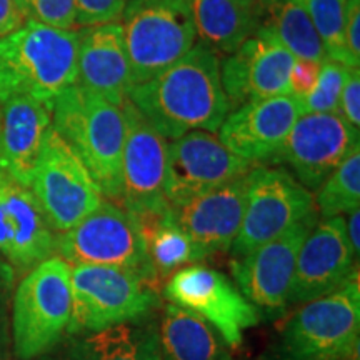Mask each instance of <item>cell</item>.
I'll return each instance as SVG.
<instances>
[{
  "instance_id": "8",
  "label": "cell",
  "mask_w": 360,
  "mask_h": 360,
  "mask_svg": "<svg viewBox=\"0 0 360 360\" xmlns=\"http://www.w3.org/2000/svg\"><path fill=\"white\" fill-rule=\"evenodd\" d=\"M72 267V317L69 332H96L155 314V285L127 270L103 265Z\"/></svg>"
},
{
  "instance_id": "31",
  "label": "cell",
  "mask_w": 360,
  "mask_h": 360,
  "mask_svg": "<svg viewBox=\"0 0 360 360\" xmlns=\"http://www.w3.org/2000/svg\"><path fill=\"white\" fill-rule=\"evenodd\" d=\"M25 20H34L57 29L75 25V0H17Z\"/></svg>"
},
{
  "instance_id": "3",
  "label": "cell",
  "mask_w": 360,
  "mask_h": 360,
  "mask_svg": "<svg viewBox=\"0 0 360 360\" xmlns=\"http://www.w3.org/2000/svg\"><path fill=\"white\" fill-rule=\"evenodd\" d=\"M52 129L82 160L102 195L119 204L125 137L122 105L75 82L53 101Z\"/></svg>"
},
{
  "instance_id": "26",
  "label": "cell",
  "mask_w": 360,
  "mask_h": 360,
  "mask_svg": "<svg viewBox=\"0 0 360 360\" xmlns=\"http://www.w3.org/2000/svg\"><path fill=\"white\" fill-rule=\"evenodd\" d=\"M260 29L267 30L300 60L323 62L327 53L299 0H259Z\"/></svg>"
},
{
  "instance_id": "36",
  "label": "cell",
  "mask_w": 360,
  "mask_h": 360,
  "mask_svg": "<svg viewBox=\"0 0 360 360\" xmlns=\"http://www.w3.org/2000/svg\"><path fill=\"white\" fill-rule=\"evenodd\" d=\"M321 64L322 62L295 58V64L290 72V96L302 98L310 94V90L315 87V82L319 79Z\"/></svg>"
},
{
  "instance_id": "16",
  "label": "cell",
  "mask_w": 360,
  "mask_h": 360,
  "mask_svg": "<svg viewBox=\"0 0 360 360\" xmlns=\"http://www.w3.org/2000/svg\"><path fill=\"white\" fill-rule=\"evenodd\" d=\"M295 57L267 30L259 29L220 62L229 109L262 98L289 96Z\"/></svg>"
},
{
  "instance_id": "28",
  "label": "cell",
  "mask_w": 360,
  "mask_h": 360,
  "mask_svg": "<svg viewBox=\"0 0 360 360\" xmlns=\"http://www.w3.org/2000/svg\"><path fill=\"white\" fill-rule=\"evenodd\" d=\"M315 209L322 219L339 217L360 205V146L317 188Z\"/></svg>"
},
{
  "instance_id": "12",
  "label": "cell",
  "mask_w": 360,
  "mask_h": 360,
  "mask_svg": "<svg viewBox=\"0 0 360 360\" xmlns=\"http://www.w3.org/2000/svg\"><path fill=\"white\" fill-rule=\"evenodd\" d=\"M125 137L122 148L120 205L137 219L170 209L165 195L167 139L152 125L129 98L122 103Z\"/></svg>"
},
{
  "instance_id": "35",
  "label": "cell",
  "mask_w": 360,
  "mask_h": 360,
  "mask_svg": "<svg viewBox=\"0 0 360 360\" xmlns=\"http://www.w3.org/2000/svg\"><path fill=\"white\" fill-rule=\"evenodd\" d=\"M339 114L354 129L360 127V69L349 72L339 101Z\"/></svg>"
},
{
  "instance_id": "1",
  "label": "cell",
  "mask_w": 360,
  "mask_h": 360,
  "mask_svg": "<svg viewBox=\"0 0 360 360\" xmlns=\"http://www.w3.org/2000/svg\"><path fill=\"white\" fill-rule=\"evenodd\" d=\"M127 98L170 141L193 130L217 132L231 112L220 57L199 42L160 75L132 85Z\"/></svg>"
},
{
  "instance_id": "7",
  "label": "cell",
  "mask_w": 360,
  "mask_h": 360,
  "mask_svg": "<svg viewBox=\"0 0 360 360\" xmlns=\"http://www.w3.org/2000/svg\"><path fill=\"white\" fill-rule=\"evenodd\" d=\"M120 25L132 85L160 75L197 44L187 0H130Z\"/></svg>"
},
{
  "instance_id": "40",
  "label": "cell",
  "mask_w": 360,
  "mask_h": 360,
  "mask_svg": "<svg viewBox=\"0 0 360 360\" xmlns=\"http://www.w3.org/2000/svg\"><path fill=\"white\" fill-rule=\"evenodd\" d=\"M254 2H259V0H254Z\"/></svg>"
},
{
  "instance_id": "5",
  "label": "cell",
  "mask_w": 360,
  "mask_h": 360,
  "mask_svg": "<svg viewBox=\"0 0 360 360\" xmlns=\"http://www.w3.org/2000/svg\"><path fill=\"white\" fill-rule=\"evenodd\" d=\"M72 267L53 255L24 274L11 309L12 350L19 360H35L69 330Z\"/></svg>"
},
{
  "instance_id": "37",
  "label": "cell",
  "mask_w": 360,
  "mask_h": 360,
  "mask_svg": "<svg viewBox=\"0 0 360 360\" xmlns=\"http://www.w3.org/2000/svg\"><path fill=\"white\" fill-rule=\"evenodd\" d=\"M24 22L25 17L17 0H0V37L17 30Z\"/></svg>"
},
{
  "instance_id": "29",
  "label": "cell",
  "mask_w": 360,
  "mask_h": 360,
  "mask_svg": "<svg viewBox=\"0 0 360 360\" xmlns=\"http://www.w3.org/2000/svg\"><path fill=\"white\" fill-rule=\"evenodd\" d=\"M323 45L327 58L345 65V7L347 0H299Z\"/></svg>"
},
{
  "instance_id": "25",
  "label": "cell",
  "mask_w": 360,
  "mask_h": 360,
  "mask_svg": "<svg viewBox=\"0 0 360 360\" xmlns=\"http://www.w3.org/2000/svg\"><path fill=\"white\" fill-rule=\"evenodd\" d=\"M159 340L162 360H233L210 323L170 302L159 317Z\"/></svg>"
},
{
  "instance_id": "27",
  "label": "cell",
  "mask_w": 360,
  "mask_h": 360,
  "mask_svg": "<svg viewBox=\"0 0 360 360\" xmlns=\"http://www.w3.org/2000/svg\"><path fill=\"white\" fill-rule=\"evenodd\" d=\"M146 233L148 255L154 265L157 281H165L186 265L204 260V255L192 238L175 220L172 207L165 212L137 219Z\"/></svg>"
},
{
  "instance_id": "11",
  "label": "cell",
  "mask_w": 360,
  "mask_h": 360,
  "mask_svg": "<svg viewBox=\"0 0 360 360\" xmlns=\"http://www.w3.org/2000/svg\"><path fill=\"white\" fill-rule=\"evenodd\" d=\"M164 297L210 323L231 349H237L244 332L260 322L257 310L231 278L207 265L191 264L174 272L164 285Z\"/></svg>"
},
{
  "instance_id": "24",
  "label": "cell",
  "mask_w": 360,
  "mask_h": 360,
  "mask_svg": "<svg viewBox=\"0 0 360 360\" xmlns=\"http://www.w3.org/2000/svg\"><path fill=\"white\" fill-rule=\"evenodd\" d=\"M199 44L215 56H231L260 29V4L254 0H187Z\"/></svg>"
},
{
  "instance_id": "13",
  "label": "cell",
  "mask_w": 360,
  "mask_h": 360,
  "mask_svg": "<svg viewBox=\"0 0 360 360\" xmlns=\"http://www.w3.org/2000/svg\"><path fill=\"white\" fill-rule=\"evenodd\" d=\"M317 220L319 214L309 215L244 257L232 259L231 269L237 289L259 315L274 319L289 307L297 257Z\"/></svg>"
},
{
  "instance_id": "22",
  "label": "cell",
  "mask_w": 360,
  "mask_h": 360,
  "mask_svg": "<svg viewBox=\"0 0 360 360\" xmlns=\"http://www.w3.org/2000/svg\"><path fill=\"white\" fill-rule=\"evenodd\" d=\"M77 67V84L122 105L132 79L120 22L80 27Z\"/></svg>"
},
{
  "instance_id": "19",
  "label": "cell",
  "mask_w": 360,
  "mask_h": 360,
  "mask_svg": "<svg viewBox=\"0 0 360 360\" xmlns=\"http://www.w3.org/2000/svg\"><path fill=\"white\" fill-rule=\"evenodd\" d=\"M300 115L299 98L290 94L252 101L229 112L219 129V139L250 164L272 162Z\"/></svg>"
},
{
  "instance_id": "6",
  "label": "cell",
  "mask_w": 360,
  "mask_h": 360,
  "mask_svg": "<svg viewBox=\"0 0 360 360\" xmlns=\"http://www.w3.org/2000/svg\"><path fill=\"white\" fill-rule=\"evenodd\" d=\"M57 254L70 265H103L127 270L155 285L146 233L137 217L105 200L77 225L57 236Z\"/></svg>"
},
{
  "instance_id": "33",
  "label": "cell",
  "mask_w": 360,
  "mask_h": 360,
  "mask_svg": "<svg viewBox=\"0 0 360 360\" xmlns=\"http://www.w3.org/2000/svg\"><path fill=\"white\" fill-rule=\"evenodd\" d=\"M15 276L17 274L11 265L0 259V360L11 359V309L15 290Z\"/></svg>"
},
{
  "instance_id": "2",
  "label": "cell",
  "mask_w": 360,
  "mask_h": 360,
  "mask_svg": "<svg viewBox=\"0 0 360 360\" xmlns=\"http://www.w3.org/2000/svg\"><path fill=\"white\" fill-rule=\"evenodd\" d=\"M79 30L34 20L0 37V103L32 97L52 109L60 92L77 82Z\"/></svg>"
},
{
  "instance_id": "17",
  "label": "cell",
  "mask_w": 360,
  "mask_h": 360,
  "mask_svg": "<svg viewBox=\"0 0 360 360\" xmlns=\"http://www.w3.org/2000/svg\"><path fill=\"white\" fill-rule=\"evenodd\" d=\"M57 236L30 187L0 167V259L24 276L57 254Z\"/></svg>"
},
{
  "instance_id": "10",
  "label": "cell",
  "mask_w": 360,
  "mask_h": 360,
  "mask_svg": "<svg viewBox=\"0 0 360 360\" xmlns=\"http://www.w3.org/2000/svg\"><path fill=\"white\" fill-rule=\"evenodd\" d=\"M30 191L57 233L77 225L103 202L87 167L52 127L40 148Z\"/></svg>"
},
{
  "instance_id": "30",
  "label": "cell",
  "mask_w": 360,
  "mask_h": 360,
  "mask_svg": "<svg viewBox=\"0 0 360 360\" xmlns=\"http://www.w3.org/2000/svg\"><path fill=\"white\" fill-rule=\"evenodd\" d=\"M350 70L352 69L340 64V62L326 58L321 64V72H319L315 87L310 90L307 96L299 98L302 114H332V112H339L340 94Z\"/></svg>"
},
{
  "instance_id": "21",
  "label": "cell",
  "mask_w": 360,
  "mask_h": 360,
  "mask_svg": "<svg viewBox=\"0 0 360 360\" xmlns=\"http://www.w3.org/2000/svg\"><path fill=\"white\" fill-rule=\"evenodd\" d=\"M35 360H162L155 314L96 332H69Z\"/></svg>"
},
{
  "instance_id": "34",
  "label": "cell",
  "mask_w": 360,
  "mask_h": 360,
  "mask_svg": "<svg viewBox=\"0 0 360 360\" xmlns=\"http://www.w3.org/2000/svg\"><path fill=\"white\" fill-rule=\"evenodd\" d=\"M344 47L345 67L360 69V0H347Z\"/></svg>"
},
{
  "instance_id": "14",
  "label": "cell",
  "mask_w": 360,
  "mask_h": 360,
  "mask_svg": "<svg viewBox=\"0 0 360 360\" xmlns=\"http://www.w3.org/2000/svg\"><path fill=\"white\" fill-rule=\"evenodd\" d=\"M254 164L229 150L212 132L193 130L169 143L165 195L179 205L245 177Z\"/></svg>"
},
{
  "instance_id": "4",
  "label": "cell",
  "mask_w": 360,
  "mask_h": 360,
  "mask_svg": "<svg viewBox=\"0 0 360 360\" xmlns=\"http://www.w3.org/2000/svg\"><path fill=\"white\" fill-rule=\"evenodd\" d=\"M360 283L302 304L287 319L262 360H359Z\"/></svg>"
},
{
  "instance_id": "38",
  "label": "cell",
  "mask_w": 360,
  "mask_h": 360,
  "mask_svg": "<svg viewBox=\"0 0 360 360\" xmlns=\"http://www.w3.org/2000/svg\"><path fill=\"white\" fill-rule=\"evenodd\" d=\"M345 232H347V240L350 249H352L354 257L359 260L360 255V210L355 209L347 214L345 219Z\"/></svg>"
},
{
  "instance_id": "18",
  "label": "cell",
  "mask_w": 360,
  "mask_h": 360,
  "mask_svg": "<svg viewBox=\"0 0 360 360\" xmlns=\"http://www.w3.org/2000/svg\"><path fill=\"white\" fill-rule=\"evenodd\" d=\"M354 278H359L357 259L349 245L344 215L317 220L297 257L289 305L332 294Z\"/></svg>"
},
{
  "instance_id": "39",
  "label": "cell",
  "mask_w": 360,
  "mask_h": 360,
  "mask_svg": "<svg viewBox=\"0 0 360 360\" xmlns=\"http://www.w3.org/2000/svg\"><path fill=\"white\" fill-rule=\"evenodd\" d=\"M0 120H2V107H0Z\"/></svg>"
},
{
  "instance_id": "20",
  "label": "cell",
  "mask_w": 360,
  "mask_h": 360,
  "mask_svg": "<svg viewBox=\"0 0 360 360\" xmlns=\"http://www.w3.org/2000/svg\"><path fill=\"white\" fill-rule=\"evenodd\" d=\"M247 175L184 204L172 205L175 220L204 259L229 252L240 231L245 209Z\"/></svg>"
},
{
  "instance_id": "23",
  "label": "cell",
  "mask_w": 360,
  "mask_h": 360,
  "mask_svg": "<svg viewBox=\"0 0 360 360\" xmlns=\"http://www.w3.org/2000/svg\"><path fill=\"white\" fill-rule=\"evenodd\" d=\"M0 105V167L30 187L40 148L52 127V109L24 96L8 98Z\"/></svg>"
},
{
  "instance_id": "15",
  "label": "cell",
  "mask_w": 360,
  "mask_h": 360,
  "mask_svg": "<svg viewBox=\"0 0 360 360\" xmlns=\"http://www.w3.org/2000/svg\"><path fill=\"white\" fill-rule=\"evenodd\" d=\"M359 129H354L339 112L302 114L272 162L285 164L307 191L315 192L359 147Z\"/></svg>"
},
{
  "instance_id": "9",
  "label": "cell",
  "mask_w": 360,
  "mask_h": 360,
  "mask_svg": "<svg viewBox=\"0 0 360 360\" xmlns=\"http://www.w3.org/2000/svg\"><path fill=\"white\" fill-rule=\"evenodd\" d=\"M312 214H317L314 193L294 175L285 169L254 165L247 174L240 231L229 250L232 259L244 257Z\"/></svg>"
},
{
  "instance_id": "32",
  "label": "cell",
  "mask_w": 360,
  "mask_h": 360,
  "mask_svg": "<svg viewBox=\"0 0 360 360\" xmlns=\"http://www.w3.org/2000/svg\"><path fill=\"white\" fill-rule=\"evenodd\" d=\"M130 0H75V25L92 27L120 22Z\"/></svg>"
}]
</instances>
